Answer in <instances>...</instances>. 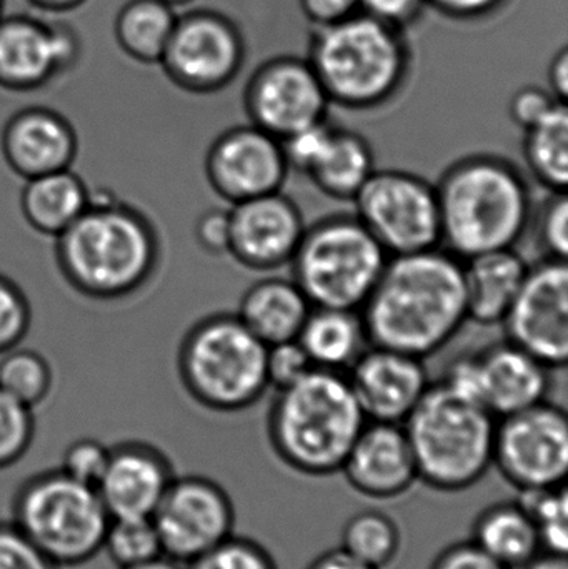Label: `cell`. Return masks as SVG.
<instances>
[{
	"label": "cell",
	"instance_id": "obj_1",
	"mask_svg": "<svg viewBox=\"0 0 568 569\" xmlns=\"http://www.w3.org/2000/svg\"><path fill=\"white\" fill-rule=\"evenodd\" d=\"M360 315L370 345L426 360L469 320L464 260L440 247L389 257Z\"/></svg>",
	"mask_w": 568,
	"mask_h": 569
},
{
	"label": "cell",
	"instance_id": "obj_2",
	"mask_svg": "<svg viewBox=\"0 0 568 569\" xmlns=\"http://www.w3.org/2000/svg\"><path fill=\"white\" fill-rule=\"evenodd\" d=\"M53 240V259L67 287L106 303L140 293L162 259L152 220L112 193L93 190L86 212Z\"/></svg>",
	"mask_w": 568,
	"mask_h": 569
},
{
	"label": "cell",
	"instance_id": "obj_3",
	"mask_svg": "<svg viewBox=\"0 0 568 569\" xmlns=\"http://www.w3.org/2000/svg\"><path fill=\"white\" fill-rule=\"evenodd\" d=\"M442 243L460 260L516 249L532 222L529 182L510 160L477 153L436 183Z\"/></svg>",
	"mask_w": 568,
	"mask_h": 569
},
{
	"label": "cell",
	"instance_id": "obj_4",
	"mask_svg": "<svg viewBox=\"0 0 568 569\" xmlns=\"http://www.w3.org/2000/svg\"><path fill=\"white\" fill-rule=\"evenodd\" d=\"M366 423L347 373L313 368L277 390L267 427L270 443L287 467L309 477H329L342 470Z\"/></svg>",
	"mask_w": 568,
	"mask_h": 569
},
{
	"label": "cell",
	"instance_id": "obj_5",
	"mask_svg": "<svg viewBox=\"0 0 568 569\" xmlns=\"http://www.w3.org/2000/svg\"><path fill=\"white\" fill-rule=\"evenodd\" d=\"M309 62L330 102L372 110L402 89L409 49L402 30L359 12L333 26L317 27Z\"/></svg>",
	"mask_w": 568,
	"mask_h": 569
},
{
	"label": "cell",
	"instance_id": "obj_6",
	"mask_svg": "<svg viewBox=\"0 0 568 569\" xmlns=\"http://www.w3.org/2000/svg\"><path fill=\"white\" fill-rule=\"evenodd\" d=\"M267 348L237 313L202 318L183 335L177 353L183 390L217 413L247 410L269 388Z\"/></svg>",
	"mask_w": 568,
	"mask_h": 569
},
{
	"label": "cell",
	"instance_id": "obj_7",
	"mask_svg": "<svg viewBox=\"0 0 568 569\" xmlns=\"http://www.w3.org/2000/svg\"><path fill=\"white\" fill-rule=\"evenodd\" d=\"M419 480L439 491H462L479 483L494 465L497 418L430 383L403 421Z\"/></svg>",
	"mask_w": 568,
	"mask_h": 569
},
{
	"label": "cell",
	"instance_id": "obj_8",
	"mask_svg": "<svg viewBox=\"0 0 568 569\" xmlns=\"http://www.w3.org/2000/svg\"><path fill=\"white\" fill-rule=\"evenodd\" d=\"M10 521L52 563L66 568L89 563L102 551L110 517L96 488L53 468L20 485Z\"/></svg>",
	"mask_w": 568,
	"mask_h": 569
},
{
	"label": "cell",
	"instance_id": "obj_9",
	"mask_svg": "<svg viewBox=\"0 0 568 569\" xmlns=\"http://www.w3.org/2000/svg\"><path fill=\"white\" fill-rule=\"evenodd\" d=\"M387 260L386 250L353 213H339L307 227L290 266L312 307L360 311Z\"/></svg>",
	"mask_w": 568,
	"mask_h": 569
},
{
	"label": "cell",
	"instance_id": "obj_10",
	"mask_svg": "<svg viewBox=\"0 0 568 569\" xmlns=\"http://www.w3.org/2000/svg\"><path fill=\"white\" fill-rule=\"evenodd\" d=\"M352 202L353 216L389 257L442 246L436 186L417 173L376 170Z\"/></svg>",
	"mask_w": 568,
	"mask_h": 569
},
{
	"label": "cell",
	"instance_id": "obj_11",
	"mask_svg": "<svg viewBox=\"0 0 568 569\" xmlns=\"http://www.w3.org/2000/svg\"><path fill=\"white\" fill-rule=\"evenodd\" d=\"M177 23L163 52V70L190 96L226 89L242 70L246 43L232 19L209 7L177 12Z\"/></svg>",
	"mask_w": 568,
	"mask_h": 569
},
{
	"label": "cell",
	"instance_id": "obj_12",
	"mask_svg": "<svg viewBox=\"0 0 568 569\" xmlns=\"http://www.w3.org/2000/svg\"><path fill=\"white\" fill-rule=\"evenodd\" d=\"M494 465L519 491L566 485L568 418L557 405L536 407L497 418Z\"/></svg>",
	"mask_w": 568,
	"mask_h": 569
},
{
	"label": "cell",
	"instance_id": "obj_13",
	"mask_svg": "<svg viewBox=\"0 0 568 569\" xmlns=\"http://www.w3.org/2000/svg\"><path fill=\"white\" fill-rule=\"evenodd\" d=\"M150 518L163 557L187 567L232 537L236 510L229 493L210 478L176 475Z\"/></svg>",
	"mask_w": 568,
	"mask_h": 569
},
{
	"label": "cell",
	"instance_id": "obj_14",
	"mask_svg": "<svg viewBox=\"0 0 568 569\" xmlns=\"http://www.w3.org/2000/svg\"><path fill=\"white\" fill-rule=\"evenodd\" d=\"M332 106L309 59L277 57L260 66L243 90L250 123L277 139L327 120Z\"/></svg>",
	"mask_w": 568,
	"mask_h": 569
},
{
	"label": "cell",
	"instance_id": "obj_15",
	"mask_svg": "<svg viewBox=\"0 0 568 569\" xmlns=\"http://www.w3.org/2000/svg\"><path fill=\"white\" fill-rule=\"evenodd\" d=\"M203 166L210 189L230 206L282 192L290 172L282 140L253 123L220 133Z\"/></svg>",
	"mask_w": 568,
	"mask_h": 569
},
{
	"label": "cell",
	"instance_id": "obj_16",
	"mask_svg": "<svg viewBox=\"0 0 568 569\" xmlns=\"http://www.w3.org/2000/svg\"><path fill=\"white\" fill-rule=\"evenodd\" d=\"M507 340L539 358L547 367L568 360L567 260L544 259L530 266L509 315L504 320Z\"/></svg>",
	"mask_w": 568,
	"mask_h": 569
},
{
	"label": "cell",
	"instance_id": "obj_17",
	"mask_svg": "<svg viewBox=\"0 0 568 569\" xmlns=\"http://www.w3.org/2000/svg\"><path fill=\"white\" fill-rule=\"evenodd\" d=\"M229 217V256L253 272L289 266L307 230L299 207L282 192L233 203Z\"/></svg>",
	"mask_w": 568,
	"mask_h": 569
},
{
	"label": "cell",
	"instance_id": "obj_18",
	"mask_svg": "<svg viewBox=\"0 0 568 569\" xmlns=\"http://www.w3.org/2000/svg\"><path fill=\"white\" fill-rule=\"evenodd\" d=\"M0 152L13 176L26 180L72 169L79 156L76 123L62 110L22 102L0 129Z\"/></svg>",
	"mask_w": 568,
	"mask_h": 569
},
{
	"label": "cell",
	"instance_id": "obj_19",
	"mask_svg": "<svg viewBox=\"0 0 568 569\" xmlns=\"http://www.w3.org/2000/svg\"><path fill=\"white\" fill-rule=\"evenodd\" d=\"M350 387L367 421L400 423L429 390L422 358L369 345L347 370Z\"/></svg>",
	"mask_w": 568,
	"mask_h": 569
},
{
	"label": "cell",
	"instance_id": "obj_20",
	"mask_svg": "<svg viewBox=\"0 0 568 569\" xmlns=\"http://www.w3.org/2000/svg\"><path fill=\"white\" fill-rule=\"evenodd\" d=\"M173 478L172 463L160 448L127 440L109 448L96 490L110 518H150Z\"/></svg>",
	"mask_w": 568,
	"mask_h": 569
},
{
	"label": "cell",
	"instance_id": "obj_21",
	"mask_svg": "<svg viewBox=\"0 0 568 569\" xmlns=\"http://www.w3.org/2000/svg\"><path fill=\"white\" fill-rule=\"evenodd\" d=\"M353 490L376 500H392L419 480L403 425L367 421L342 465Z\"/></svg>",
	"mask_w": 568,
	"mask_h": 569
},
{
	"label": "cell",
	"instance_id": "obj_22",
	"mask_svg": "<svg viewBox=\"0 0 568 569\" xmlns=\"http://www.w3.org/2000/svg\"><path fill=\"white\" fill-rule=\"evenodd\" d=\"M482 403L496 418L527 410L547 400L550 373L539 358L506 340L479 353Z\"/></svg>",
	"mask_w": 568,
	"mask_h": 569
},
{
	"label": "cell",
	"instance_id": "obj_23",
	"mask_svg": "<svg viewBox=\"0 0 568 569\" xmlns=\"http://www.w3.org/2000/svg\"><path fill=\"white\" fill-rule=\"evenodd\" d=\"M529 267L516 249L464 260L467 318L486 327L504 323L526 282Z\"/></svg>",
	"mask_w": 568,
	"mask_h": 569
},
{
	"label": "cell",
	"instance_id": "obj_24",
	"mask_svg": "<svg viewBox=\"0 0 568 569\" xmlns=\"http://www.w3.org/2000/svg\"><path fill=\"white\" fill-rule=\"evenodd\" d=\"M310 310L312 303L296 280L267 277L247 288L237 317L270 347L297 340Z\"/></svg>",
	"mask_w": 568,
	"mask_h": 569
},
{
	"label": "cell",
	"instance_id": "obj_25",
	"mask_svg": "<svg viewBox=\"0 0 568 569\" xmlns=\"http://www.w3.org/2000/svg\"><path fill=\"white\" fill-rule=\"evenodd\" d=\"M92 190L72 169L26 180L19 207L27 226L39 236L57 239L90 203Z\"/></svg>",
	"mask_w": 568,
	"mask_h": 569
},
{
	"label": "cell",
	"instance_id": "obj_26",
	"mask_svg": "<svg viewBox=\"0 0 568 569\" xmlns=\"http://www.w3.org/2000/svg\"><path fill=\"white\" fill-rule=\"evenodd\" d=\"M297 341L313 367L343 371L369 347L362 315L357 310L312 307Z\"/></svg>",
	"mask_w": 568,
	"mask_h": 569
},
{
	"label": "cell",
	"instance_id": "obj_27",
	"mask_svg": "<svg viewBox=\"0 0 568 569\" xmlns=\"http://www.w3.org/2000/svg\"><path fill=\"white\" fill-rule=\"evenodd\" d=\"M372 146L356 130L332 127L329 140L307 177L333 200L352 202L376 172Z\"/></svg>",
	"mask_w": 568,
	"mask_h": 569
},
{
	"label": "cell",
	"instance_id": "obj_28",
	"mask_svg": "<svg viewBox=\"0 0 568 569\" xmlns=\"http://www.w3.org/2000/svg\"><path fill=\"white\" fill-rule=\"evenodd\" d=\"M472 541L509 569L526 567L544 551L536 523L519 500L486 508L474 523Z\"/></svg>",
	"mask_w": 568,
	"mask_h": 569
},
{
	"label": "cell",
	"instance_id": "obj_29",
	"mask_svg": "<svg viewBox=\"0 0 568 569\" xmlns=\"http://www.w3.org/2000/svg\"><path fill=\"white\" fill-rule=\"evenodd\" d=\"M522 153L530 176L550 192H566L568 183V109L566 102L530 129L524 130Z\"/></svg>",
	"mask_w": 568,
	"mask_h": 569
},
{
	"label": "cell",
	"instance_id": "obj_30",
	"mask_svg": "<svg viewBox=\"0 0 568 569\" xmlns=\"http://www.w3.org/2000/svg\"><path fill=\"white\" fill-rule=\"evenodd\" d=\"M177 17L162 0H129L117 13V39L130 56L156 62L166 52Z\"/></svg>",
	"mask_w": 568,
	"mask_h": 569
},
{
	"label": "cell",
	"instance_id": "obj_31",
	"mask_svg": "<svg viewBox=\"0 0 568 569\" xmlns=\"http://www.w3.org/2000/svg\"><path fill=\"white\" fill-rule=\"evenodd\" d=\"M340 548L369 567L383 569L399 555L400 530L383 511L362 510L343 527Z\"/></svg>",
	"mask_w": 568,
	"mask_h": 569
},
{
	"label": "cell",
	"instance_id": "obj_32",
	"mask_svg": "<svg viewBox=\"0 0 568 569\" xmlns=\"http://www.w3.org/2000/svg\"><path fill=\"white\" fill-rule=\"evenodd\" d=\"M53 371L49 360L22 345L0 355V388L26 407L36 410L49 398Z\"/></svg>",
	"mask_w": 568,
	"mask_h": 569
},
{
	"label": "cell",
	"instance_id": "obj_33",
	"mask_svg": "<svg viewBox=\"0 0 568 569\" xmlns=\"http://www.w3.org/2000/svg\"><path fill=\"white\" fill-rule=\"evenodd\" d=\"M102 551L117 569L136 567L162 557L152 518H110Z\"/></svg>",
	"mask_w": 568,
	"mask_h": 569
},
{
	"label": "cell",
	"instance_id": "obj_34",
	"mask_svg": "<svg viewBox=\"0 0 568 569\" xmlns=\"http://www.w3.org/2000/svg\"><path fill=\"white\" fill-rule=\"evenodd\" d=\"M519 503L529 511L544 551L567 555L568 520L566 485L547 490L520 491Z\"/></svg>",
	"mask_w": 568,
	"mask_h": 569
},
{
	"label": "cell",
	"instance_id": "obj_35",
	"mask_svg": "<svg viewBox=\"0 0 568 569\" xmlns=\"http://www.w3.org/2000/svg\"><path fill=\"white\" fill-rule=\"evenodd\" d=\"M36 438L32 408L20 403L0 388V471L19 463Z\"/></svg>",
	"mask_w": 568,
	"mask_h": 569
},
{
	"label": "cell",
	"instance_id": "obj_36",
	"mask_svg": "<svg viewBox=\"0 0 568 569\" xmlns=\"http://www.w3.org/2000/svg\"><path fill=\"white\" fill-rule=\"evenodd\" d=\"M186 569H279L272 555L253 540L229 537Z\"/></svg>",
	"mask_w": 568,
	"mask_h": 569
},
{
	"label": "cell",
	"instance_id": "obj_37",
	"mask_svg": "<svg viewBox=\"0 0 568 569\" xmlns=\"http://www.w3.org/2000/svg\"><path fill=\"white\" fill-rule=\"evenodd\" d=\"M32 327V307L26 291L0 273V355L22 345Z\"/></svg>",
	"mask_w": 568,
	"mask_h": 569
},
{
	"label": "cell",
	"instance_id": "obj_38",
	"mask_svg": "<svg viewBox=\"0 0 568 569\" xmlns=\"http://www.w3.org/2000/svg\"><path fill=\"white\" fill-rule=\"evenodd\" d=\"M530 227L536 229L537 242L546 259L567 260L568 253V199L566 192H550L549 199L534 212Z\"/></svg>",
	"mask_w": 568,
	"mask_h": 569
},
{
	"label": "cell",
	"instance_id": "obj_39",
	"mask_svg": "<svg viewBox=\"0 0 568 569\" xmlns=\"http://www.w3.org/2000/svg\"><path fill=\"white\" fill-rule=\"evenodd\" d=\"M109 448L96 438H79L63 451L59 470L79 483L97 488L109 460Z\"/></svg>",
	"mask_w": 568,
	"mask_h": 569
},
{
	"label": "cell",
	"instance_id": "obj_40",
	"mask_svg": "<svg viewBox=\"0 0 568 569\" xmlns=\"http://www.w3.org/2000/svg\"><path fill=\"white\" fill-rule=\"evenodd\" d=\"M313 368L316 367L297 340L282 341L267 348V380L269 388L273 387L276 391L296 383Z\"/></svg>",
	"mask_w": 568,
	"mask_h": 569
},
{
	"label": "cell",
	"instance_id": "obj_41",
	"mask_svg": "<svg viewBox=\"0 0 568 569\" xmlns=\"http://www.w3.org/2000/svg\"><path fill=\"white\" fill-rule=\"evenodd\" d=\"M0 569H62L33 547L12 521H0Z\"/></svg>",
	"mask_w": 568,
	"mask_h": 569
},
{
	"label": "cell",
	"instance_id": "obj_42",
	"mask_svg": "<svg viewBox=\"0 0 568 569\" xmlns=\"http://www.w3.org/2000/svg\"><path fill=\"white\" fill-rule=\"evenodd\" d=\"M439 383L454 397L484 408L479 353L460 355L450 361Z\"/></svg>",
	"mask_w": 568,
	"mask_h": 569
},
{
	"label": "cell",
	"instance_id": "obj_43",
	"mask_svg": "<svg viewBox=\"0 0 568 569\" xmlns=\"http://www.w3.org/2000/svg\"><path fill=\"white\" fill-rule=\"evenodd\" d=\"M559 102L560 100H557L549 90L536 86L524 87V89L517 90L510 100V119L520 129H530L540 120L546 119Z\"/></svg>",
	"mask_w": 568,
	"mask_h": 569
},
{
	"label": "cell",
	"instance_id": "obj_44",
	"mask_svg": "<svg viewBox=\"0 0 568 569\" xmlns=\"http://www.w3.org/2000/svg\"><path fill=\"white\" fill-rule=\"evenodd\" d=\"M193 236H196V242L199 243L200 249L209 253V256H229V209L213 207V209L206 210V212L197 219Z\"/></svg>",
	"mask_w": 568,
	"mask_h": 569
},
{
	"label": "cell",
	"instance_id": "obj_45",
	"mask_svg": "<svg viewBox=\"0 0 568 569\" xmlns=\"http://www.w3.org/2000/svg\"><path fill=\"white\" fill-rule=\"evenodd\" d=\"M360 12L402 30L419 19L427 0H359Z\"/></svg>",
	"mask_w": 568,
	"mask_h": 569
},
{
	"label": "cell",
	"instance_id": "obj_46",
	"mask_svg": "<svg viewBox=\"0 0 568 569\" xmlns=\"http://www.w3.org/2000/svg\"><path fill=\"white\" fill-rule=\"evenodd\" d=\"M430 569H509L499 561L494 560L482 548L477 547L472 540L466 543L452 545L446 548L434 560Z\"/></svg>",
	"mask_w": 568,
	"mask_h": 569
},
{
	"label": "cell",
	"instance_id": "obj_47",
	"mask_svg": "<svg viewBox=\"0 0 568 569\" xmlns=\"http://www.w3.org/2000/svg\"><path fill=\"white\" fill-rule=\"evenodd\" d=\"M303 16L317 27L333 26L360 12L359 0H300Z\"/></svg>",
	"mask_w": 568,
	"mask_h": 569
},
{
	"label": "cell",
	"instance_id": "obj_48",
	"mask_svg": "<svg viewBox=\"0 0 568 569\" xmlns=\"http://www.w3.org/2000/svg\"><path fill=\"white\" fill-rule=\"evenodd\" d=\"M427 3L454 19H479L496 12L506 0H427Z\"/></svg>",
	"mask_w": 568,
	"mask_h": 569
},
{
	"label": "cell",
	"instance_id": "obj_49",
	"mask_svg": "<svg viewBox=\"0 0 568 569\" xmlns=\"http://www.w3.org/2000/svg\"><path fill=\"white\" fill-rule=\"evenodd\" d=\"M550 92L560 102H566L568 93V50L562 49L556 57L549 69Z\"/></svg>",
	"mask_w": 568,
	"mask_h": 569
},
{
	"label": "cell",
	"instance_id": "obj_50",
	"mask_svg": "<svg viewBox=\"0 0 568 569\" xmlns=\"http://www.w3.org/2000/svg\"><path fill=\"white\" fill-rule=\"evenodd\" d=\"M307 569H376L369 567V565L362 563V561L356 560L352 555L343 551L342 548H336V550L326 551L320 555L319 558L310 563Z\"/></svg>",
	"mask_w": 568,
	"mask_h": 569
},
{
	"label": "cell",
	"instance_id": "obj_51",
	"mask_svg": "<svg viewBox=\"0 0 568 569\" xmlns=\"http://www.w3.org/2000/svg\"><path fill=\"white\" fill-rule=\"evenodd\" d=\"M520 569H568L567 555L540 551L536 558Z\"/></svg>",
	"mask_w": 568,
	"mask_h": 569
},
{
	"label": "cell",
	"instance_id": "obj_52",
	"mask_svg": "<svg viewBox=\"0 0 568 569\" xmlns=\"http://www.w3.org/2000/svg\"><path fill=\"white\" fill-rule=\"evenodd\" d=\"M119 569H186L183 565L177 563V561L170 560L167 557H157L153 560L146 561V563L136 565V567H127Z\"/></svg>",
	"mask_w": 568,
	"mask_h": 569
},
{
	"label": "cell",
	"instance_id": "obj_53",
	"mask_svg": "<svg viewBox=\"0 0 568 569\" xmlns=\"http://www.w3.org/2000/svg\"><path fill=\"white\" fill-rule=\"evenodd\" d=\"M32 6L39 7V9L46 10H63L70 9V7L77 6L82 0H27Z\"/></svg>",
	"mask_w": 568,
	"mask_h": 569
},
{
	"label": "cell",
	"instance_id": "obj_54",
	"mask_svg": "<svg viewBox=\"0 0 568 569\" xmlns=\"http://www.w3.org/2000/svg\"><path fill=\"white\" fill-rule=\"evenodd\" d=\"M162 2L176 9V12H179V10L186 9V7H189L190 3L196 2V0H162Z\"/></svg>",
	"mask_w": 568,
	"mask_h": 569
},
{
	"label": "cell",
	"instance_id": "obj_55",
	"mask_svg": "<svg viewBox=\"0 0 568 569\" xmlns=\"http://www.w3.org/2000/svg\"><path fill=\"white\" fill-rule=\"evenodd\" d=\"M3 17V3L2 0H0V19Z\"/></svg>",
	"mask_w": 568,
	"mask_h": 569
}]
</instances>
